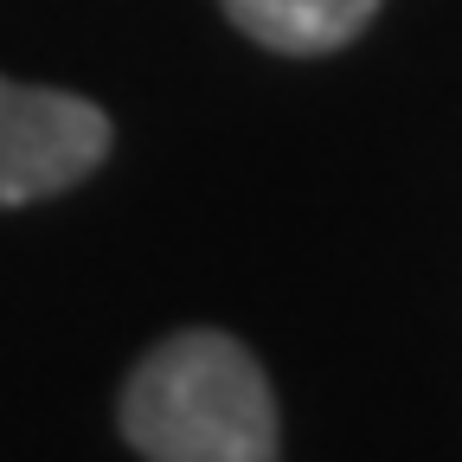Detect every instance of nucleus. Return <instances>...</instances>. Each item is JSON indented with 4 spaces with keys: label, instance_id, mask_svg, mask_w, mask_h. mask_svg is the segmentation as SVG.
<instances>
[{
    "label": "nucleus",
    "instance_id": "obj_1",
    "mask_svg": "<svg viewBox=\"0 0 462 462\" xmlns=\"http://www.w3.org/2000/svg\"><path fill=\"white\" fill-rule=\"evenodd\" d=\"M123 437L148 462H276V398L231 334L187 328L129 373Z\"/></svg>",
    "mask_w": 462,
    "mask_h": 462
},
{
    "label": "nucleus",
    "instance_id": "obj_2",
    "mask_svg": "<svg viewBox=\"0 0 462 462\" xmlns=\"http://www.w3.org/2000/svg\"><path fill=\"white\" fill-rule=\"evenodd\" d=\"M103 154H109V116L97 103L0 78V206L65 193Z\"/></svg>",
    "mask_w": 462,
    "mask_h": 462
},
{
    "label": "nucleus",
    "instance_id": "obj_3",
    "mask_svg": "<svg viewBox=\"0 0 462 462\" xmlns=\"http://www.w3.org/2000/svg\"><path fill=\"white\" fill-rule=\"evenodd\" d=\"M225 14L270 51L315 58L360 39V26H373L379 14V0H225Z\"/></svg>",
    "mask_w": 462,
    "mask_h": 462
}]
</instances>
